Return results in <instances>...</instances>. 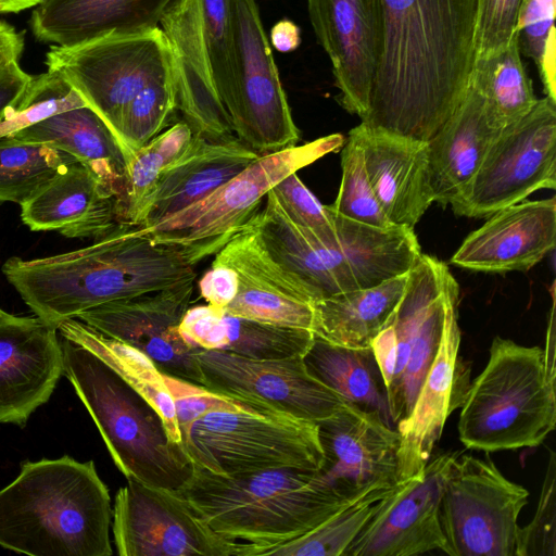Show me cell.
I'll use <instances>...</instances> for the list:
<instances>
[{
    "instance_id": "42",
    "label": "cell",
    "mask_w": 556,
    "mask_h": 556,
    "mask_svg": "<svg viewBox=\"0 0 556 556\" xmlns=\"http://www.w3.org/2000/svg\"><path fill=\"white\" fill-rule=\"evenodd\" d=\"M202 33L213 80L226 109L232 96V42L228 0H200Z\"/></svg>"
},
{
    "instance_id": "37",
    "label": "cell",
    "mask_w": 556,
    "mask_h": 556,
    "mask_svg": "<svg viewBox=\"0 0 556 556\" xmlns=\"http://www.w3.org/2000/svg\"><path fill=\"white\" fill-rule=\"evenodd\" d=\"M176 110L177 91L170 64L135 96L122 115L118 138L127 164L138 149L163 131Z\"/></svg>"
},
{
    "instance_id": "41",
    "label": "cell",
    "mask_w": 556,
    "mask_h": 556,
    "mask_svg": "<svg viewBox=\"0 0 556 556\" xmlns=\"http://www.w3.org/2000/svg\"><path fill=\"white\" fill-rule=\"evenodd\" d=\"M342 178L332 205L336 214L349 219L379 227H394L381 208L368 179L362 148L349 132L341 150Z\"/></svg>"
},
{
    "instance_id": "28",
    "label": "cell",
    "mask_w": 556,
    "mask_h": 556,
    "mask_svg": "<svg viewBox=\"0 0 556 556\" xmlns=\"http://www.w3.org/2000/svg\"><path fill=\"white\" fill-rule=\"evenodd\" d=\"M500 134L489 126L482 98L468 84L460 103L427 141L434 202L446 206L462 197Z\"/></svg>"
},
{
    "instance_id": "19",
    "label": "cell",
    "mask_w": 556,
    "mask_h": 556,
    "mask_svg": "<svg viewBox=\"0 0 556 556\" xmlns=\"http://www.w3.org/2000/svg\"><path fill=\"white\" fill-rule=\"evenodd\" d=\"M213 263L232 268L238 276L237 295L224 313L312 330L315 300L301 280L268 253L249 224L215 254Z\"/></svg>"
},
{
    "instance_id": "48",
    "label": "cell",
    "mask_w": 556,
    "mask_h": 556,
    "mask_svg": "<svg viewBox=\"0 0 556 556\" xmlns=\"http://www.w3.org/2000/svg\"><path fill=\"white\" fill-rule=\"evenodd\" d=\"M178 331L186 343L199 350L223 351L227 343L224 312L208 304L189 307Z\"/></svg>"
},
{
    "instance_id": "7",
    "label": "cell",
    "mask_w": 556,
    "mask_h": 556,
    "mask_svg": "<svg viewBox=\"0 0 556 556\" xmlns=\"http://www.w3.org/2000/svg\"><path fill=\"white\" fill-rule=\"evenodd\" d=\"M344 141L341 134H331L260 155L200 201L151 226L139 227L154 243L180 249L195 266L242 229L279 181L338 151Z\"/></svg>"
},
{
    "instance_id": "34",
    "label": "cell",
    "mask_w": 556,
    "mask_h": 556,
    "mask_svg": "<svg viewBox=\"0 0 556 556\" xmlns=\"http://www.w3.org/2000/svg\"><path fill=\"white\" fill-rule=\"evenodd\" d=\"M459 303V286L446 267L422 317L405 368L389 393L394 425L406 418L434 358L448 312Z\"/></svg>"
},
{
    "instance_id": "44",
    "label": "cell",
    "mask_w": 556,
    "mask_h": 556,
    "mask_svg": "<svg viewBox=\"0 0 556 556\" xmlns=\"http://www.w3.org/2000/svg\"><path fill=\"white\" fill-rule=\"evenodd\" d=\"M271 190L286 214L295 224L312 232L324 243L336 241V227L328 205L317 200L296 173L285 177Z\"/></svg>"
},
{
    "instance_id": "31",
    "label": "cell",
    "mask_w": 556,
    "mask_h": 556,
    "mask_svg": "<svg viewBox=\"0 0 556 556\" xmlns=\"http://www.w3.org/2000/svg\"><path fill=\"white\" fill-rule=\"evenodd\" d=\"M304 362L314 377L348 403L378 414L395 428L386 382L371 346L346 348L315 337Z\"/></svg>"
},
{
    "instance_id": "53",
    "label": "cell",
    "mask_w": 556,
    "mask_h": 556,
    "mask_svg": "<svg viewBox=\"0 0 556 556\" xmlns=\"http://www.w3.org/2000/svg\"><path fill=\"white\" fill-rule=\"evenodd\" d=\"M24 48V37L14 27L0 20V67L18 62Z\"/></svg>"
},
{
    "instance_id": "32",
    "label": "cell",
    "mask_w": 556,
    "mask_h": 556,
    "mask_svg": "<svg viewBox=\"0 0 556 556\" xmlns=\"http://www.w3.org/2000/svg\"><path fill=\"white\" fill-rule=\"evenodd\" d=\"M468 84L480 93L486 122L498 132L525 117L539 100L521 60L519 37L500 52L475 60Z\"/></svg>"
},
{
    "instance_id": "47",
    "label": "cell",
    "mask_w": 556,
    "mask_h": 556,
    "mask_svg": "<svg viewBox=\"0 0 556 556\" xmlns=\"http://www.w3.org/2000/svg\"><path fill=\"white\" fill-rule=\"evenodd\" d=\"M556 0H525L518 17L519 47L536 66L554 27Z\"/></svg>"
},
{
    "instance_id": "52",
    "label": "cell",
    "mask_w": 556,
    "mask_h": 556,
    "mask_svg": "<svg viewBox=\"0 0 556 556\" xmlns=\"http://www.w3.org/2000/svg\"><path fill=\"white\" fill-rule=\"evenodd\" d=\"M270 43L278 51H294L301 43L300 27L290 20H281L270 28Z\"/></svg>"
},
{
    "instance_id": "40",
    "label": "cell",
    "mask_w": 556,
    "mask_h": 556,
    "mask_svg": "<svg viewBox=\"0 0 556 556\" xmlns=\"http://www.w3.org/2000/svg\"><path fill=\"white\" fill-rule=\"evenodd\" d=\"M226 346L223 351L253 359L304 356L309 350L312 330L283 327L224 313Z\"/></svg>"
},
{
    "instance_id": "16",
    "label": "cell",
    "mask_w": 556,
    "mask_h": 556,
    "mask_svg": "<svg viewBox=\"0 0 556 556\" xmlns=\"http://www.w3.org/2000/svg\"><path fill=\"white\" fill-rule=\"evenodd\" d=\"M458 452L437 455L418 473L400 480L343 556L446 554L440 503L447 469Z\"/></svg>"
},
{
    "instance_id": "18",
    "label": "cell",
    "mask_w": 556,
    "mask_h": 556,
    "mask_svg": "<svg viewBox=\"0 0 556 556\" xmlns=\"http://www.w3.org/2000/svg\"><path fill=\"white\" fill-rule=\"evenodd\" d=\"M315 35L329 56L338 102L364 121L383 46L380 0H306Z\"/></svg>"
},
{
    "instance_id": "22",
    "label": "cell",
    "mask_w": 556,
    "mask_h": 556,
    "mask_svg": "<svg viewBox=\"0 0 556 556\" xmlns=\"http://www.w3.org/2000/svg\"><path fill=\"white\" fill-rule=\"evenodd\" d=\"M556 245V199L521 201L488 217L451 257L466 269L527 271Z\"/></svg>"
},
{
    "instance_id": "1",
    "label": "cell",
    "mask_w": 556,
    "mask_h": 556,
    "mask_svg": "<svg viewBox=\"0 0 556 556\" xmlns=\"http://www.w3.org/2000/svg\"><path fill=\"white\" fill-rule=\"evenodd\" d=\"M382 53L362 123L430 140L463 100L478 0H380Z\"/></svg>"
},
{
    "instance_id": "6",
    "label": "cell",
    "mask_w": 556,
    "mask_h": 556,
    "mask_svg": "<svg viewBox=\"0 0 556 556\" xmlns=\"http://www.w3.org/2000/svg\"><path fill=\"white\" fill-rule=\"evenodd\" d=\"M489 353L462 405L460 442L488 453L541 445L556 426V378L544 350L496 336Z\"/></svg>"
},
{
    "instance_id": "54",
    "label": "cell",
    "mask_w": 556,
    "mask_h": 556,
    "mask_svg": "<svg viewBox=\"0 0 556 556\" xmlns=\"http://www.w3.org/2000/svg\"><path fill=\"white\" fill-rule=\"evenodd\" d=\"M43 0H0V13H17L35 8Z\"/></svg>"
},
{
    "instance_id": "43",
    "label": "cell",
    "mask_w": 556,
    "mask_h": 556,
    "mask_svg": "<svg viewBox=\"0 0 556 556\" xmlns=\"http://www.w3.org/2000/svg\"><path fill=\"white\" fill-rule=\"evenodd\" d=\"M163 379L173 399L181 434L194 420L211 412H271L258 404L179 377L163 374Z\"/></svg>"
},
{
    "instance_id": "13",
    "label": "cell",
    "mask_w": 556,
    "mask_h": 556,
    "mask_svg": "<svg viewBox=\"0 0 556 556\" xmlns=\"http://www.w3.org/2000/svg\"><path fill=\"white\" fill-rule=\"evenodd\" d=\"M119 556H244L245 545L217 534L174 490L127 479L114 500Z\"/></svg>"
},
{
    "instance_id": "35",
    "label": "cell",
    "mask_w": 556,
    "mask_h": 556,
    "mask_svg": "<svg viewBox=\"0 0 556 556\" xmlns=\"http://www.w3.org/2000/svg\"><path fill=\"white\" fill-rule=\"evenodd\" d=\"M192 139V129L180 121L134 153L126 167L123 194L117 204L118 223L136 226L161 176L185 153Z\"/></svg>"
},
{
    "instance_id": "50",
    "label": "cell",
    "mask_w": 556,
    "mask_h": 556,
    "mask_svg": "<svg viewBox=\"0 0 556 556\" xmlns=\"http://www.w3.org/2000/svg\"><path fill=\"white\" fill-rule=\"evenodd\" d=\"M33 76L25 73L18 62L0 67V115L25 90Z\"/></svg>"
},
{
    "instance_id": "36",
    "label": "cell",
    "mask_w": 556,
    "mask_h": 556,
    "mask_svg": "<svg viewBox=\"0 0 556 556\" xmlns=\"http://www.w3.org/2000/svg\"><path fill=\"white\" fill-rule=\"evenodd\" d=\"M73 162L71 154L46 144L0 139V203L23 204Z\"/></svg>"
},
{
    "instance_id": "14",
    "label": "cell",
    "mask_w": 556,
    "mask_h": 556,
    "mask_svg": "<svg viewBox=\"0 0 556 556\" xmlns=\"http://www.w3.org/2000/svg\"><path fill=\"white\" fill-rule=\"evenodd\" d=\"M197 359L203 386L271 412L318 422L346 403L307 370L304 356L253 359L226 351L200 350Z\"/></svg>"
},
{
    "instance_id": "27",
    "label": "cell",
    "mask_w": 556,
    "mask_h": 556,
    "mask_svg": "<svg viewBox=\"0 0 556 556\" xmlns=\"http://www.w3.org/2000/svg\"><path fill=\"white\" fill-rule=\"evenodd\" d=\"M175 0H43L31 13L34 36L53 46H75L105 35L160 26Z\"/></svg>"
},
{
    "instance_id": "10",
    "label": "cell",
    "mask_w": 556,
    "mask_h": 556,
    "mask_svg": "<svg viewBox=\"0 0 556 556\" xmlns=\"http://www.w3.org/2000/svg\"><path fill=\"white\" fill-rule=\"evenodd\" d=\"M233 88L232 134L258 155L295 146L300 131L279 78L255 0H228Z\"/></svg>"
},
{
    "instance_id": "8",
    "label": "cell",
    "mask_w": 556,
    "mask_h": 556,
    "mask_svg": "<svg viewBox=\"0 0 556 556\" xmlns=\"http://www.w3.org/2000/svg\"><path fill=\"white\" fill-rule=\"evenodd\" d=\"M194 467L219 476L298 468L318 471V425L276 412H211L182 432Z\"/></svg>"
},
{
    "instance_id": "49",
    "label": "cell",
    "mask_w": 556,
    "mask_h": 556,
    "mask_svg": "<svg viewBox=\"0 0 556 556\" xmlns=\"http://www.w3.org/2000/svg\"><path fill=\"white\" fill-rule=\"evenodd\" d=\"M239 288L237 273L222 264L212 263V266L199 281L201 296L212 307L223 311L236 298Z\"/></svg>"
},
{
    "instance_id": "30",
    "label": "cell",
    "mask_w": 556,
    "mask_h": 556,
    "mask_svg": "<svg viewBox=\"0 0 556 556\" xmlns=\"http://www.w3.org/2000/svg\"><path fill=\"white\" fill-rule=\"evenodd\" d=\"M408 273L377 286L345 291L314 303L312 331L331 344L368 348L399 304Z\"/></svg>"
},
{
    "instance_id": "23",
    "label": "cell",
    "mask_w": 556,
    "mask_h": 556,
    "mask_svg": "<svg viewBox=\"0 0 556 556\" xmlns=\"http://www.w3.org/2000/svg\"><path fill=\"white\" fill-rule=\"evenodd\" d=\"M350 132L358 141L376 198L395 226L414 229L434 202L427 141L364 123Z\"/></svg>"
},
{
    "instance_id": "15",
    "label": "cell",
    "mask_w": 556,
    "mask_h": 556,
    "mask_svg": "<svg viewBox=\"0 0 556 556\" xmlns=\"http://www.w3.org/2000/svg\"><path fill=\"white\" fill-rule=\"evenodd\" d=\"M194 280L109 302L87 309L76 318L102 334L141 351L163 374L203 386L197 359L200 350L186 343L178 331L191 302Z\"/></svg>"
},
{
    "instance_id": "38",
    "label": "cell",
    "mask_w": 556,
    "mask_h": 556,
    "mask_svg": "<svg viewBox=\"0 0 556 556\" xmlns=\"http://www.w3.org/2000/svg\"><path fill=\"white\" fill-rule=\"evenodd\" d=\"M393 488V486H392ZM392 488L379 490L343 507L307 533L270 549L275 556H343Z\"/></svg>"
},
{
    "instance_id": "46",
    "label": "cell",
    "mask_w": 556,
    "mask_h": 556,
    "mask_svg": "<svg viewBox=\"0 0 556 556\" xmlns=\"http://www.w3.org/2000/svg\"><path fill=\"white\" fill-rule=\"evenodd\" d=\"M525 0H478L473 61L505 49L518 37V17Z\"/></svg>"
},
{
    "instance_id": "11",
    "label": "cell",
    "mask_w": 556,
    "mask_h": 556,
    "mask_svg": "<svg viewBox=\"0 0 556 556\" xmlns=\"http://www.w3.org/2000/svg\"><path fill=\"white\" fill-rule=\"evenodd\" d=\"M170 64L169 46L160 26L136 34L105 35L70 47L52 46L46 54L48 71L62 75L79 92L118 143L126 106Z\"/></svg>"
},
{
    "instance_id": "12",
    "label": "cell",
    "mask_w": 556,
    "mask_h": 556,
    "mask_svg": "<svg viewBox=\"0 0 556 556\" xmlns=\"http://www.w3.org/2000/svg\"><path fill=\"white\" fill-rule=\"evenodd\" d=\"M556 188V102L545 97L494 140L454 203L458 216L488 218L541 189Z\"/></svg>"
},
{
    "instance_id": "9",
    "label": "cell",
    "mask_w": 556,
    "mask_h": 556,
    "mask_svg": "<svg viewBox=\"0 0 556 556\" xmlns=\"http://www.w3.org/2000/svg\"><path fill=\"white\" fill-rule=\"evenodd\" d=\"M528 491L507 479L489 456L458 453L440 503L450 556H516L518 517Z\"/></svg>"
},
{
    "instance_id": "26",
    "label": "cell",
    "mask_w": 556,
    "mask_h": 556,
    "mask_svg": "<svg viewBox=\"0 0 556 556\" xmlns=\"http://www.w3.org/2000/svg\"><path fill=\"white\" fill-rule=\"evenodd\" d=\"M258 156L235 135L212 140L193 134L189 148L161 176L136 226H151L200 201Z\"/></svg>"
},
{
    "instance_id": "29",
    "label": "cell",
    "mask_w": 556,
    "mask_h": 556,
    "mask_svg": "<svg viewBox=\"0 0 556 556\" xmlns=\"http://www.w3.org/2000/svg\"><path fill=\"white\" fill-rule=\"evenodd\" d=\"M11 138L46 144L71 154L114 191L118 204L124 189L126 159L113 132L89 106L50 116Z\"/></svg>"
},
{
    "instance_id": "55",
    "label": "cell",
    "mask_w": 556,
    "mask_h": 556,
    "mask_svg": "<svg viewBox=\"0 0 556 556\" xmlns=\"http://www.w3.org/2000/svg\"><path fill=\"white\" fill-rule=\"evenodd\" d=\"M4 314V311L0 308V316Z\"/></svg>"
},
{
    "instance_id": "33",
    "label": "cell",
    "mask_w": 556,
    "mask_h": 556,
    "mask_svg": "<svg viewBox=\"0 0 556 556\" xmlns=\"http://www.w3.org/2000/svg\"><path fill=\"white\" fill-rule=\"evenodd\" d=\"M61 336L73 338L102 357L128 384L146 397L160 413L170 440L182 444L174 402L162 371L141 351L92 329L77 318L58 327Z\"/></svg>"
},
{
    "instance_id": "25",
    "label": "cell",
    "mask_w": 556,
    "mask_h": 556,
    "mask_svg": "<svg viewBox=\"0 0 556 556\" xmlns=\"http://www.w3.org/2000/svg\"><path fill=\"white\" fill-rule=\"evenodd\" d=\"M21 218L34 231L97 239L118 224L117 197L77 161L60 169L21 204Z\"/></svg>"
},
{
    "instance_id": "39",
    "label": "cell",
    "mask_w": 556,
    "mask_h": 556,
    "mask_svg": "<svg viewBox=\"0 0 556 556\" xmlns=\"http://www.w3.org/2000/svg\"><path fill=\"white\" fill-rule=\"evenodd\" d=\"M86 105L62 75L47 71L33 76L22 94L1 113L0 139L11 138L55 114Z\"/></svg>"
},
{
    "instance_id": "45",
    "label": "cell",
    "mask_w": 556,
    "mask_h": 556,
    "mask_svg": "<svg viewBox=\"0 0 556 556\" xmlns=\"http://www.w3.org/2000/svg\"><path fill=\"white\" fill-rule=\"evenodd\" d=\"M556 455L549 452L548 465L533 519L519 528L516 556L556 555Z\"/></svg>"
},
{
    "instance_id": "51",
    "label": "cell",
    "mask_w": 556,
    "mask_h": 556,
    "mask_svg": "<svg viewBox=\"0 0 556 556\" xmlns=\"http://www.w3.org/2000/svg\"><path fill=\"white\" fill-rule=\"evenodd\" d=\"M555 28L551 31L546 41L543 54L538 65L540 76L544 86V92L547 98L556 102V49H555Z\"/></svg>"
},
{
    "instance_id": "24",
    "label": "cell",
    "mask_w": 556,
    "mask_h": 556,
    "mask_svg": "<svg viewBox=\"0 0 556 556\" xmlns=\"http://www.w3.org/2000/svg\"><path fill=\"white\" fill-rule=\"evenodd\" d=\"M160 27L169 46L177 109L194 135L218 140L232 134L204 45L200 0H175Z\"/></svg>"
},
{
    "instance_id": "4",
    "label": "cell",
    "mask_w": 556,
    "mask_h": 556,
    "mask_svg": "<svg viewBox=\"0 0 556 556\" xmlns=\"http://www.w3.org/2000/svg\"><path fill=\"white\" fill-rule=\"evenodd\" d=\"M176 492L217 534L245 545L244 556H265L361 500L343 498L317 471L298 468L225 477L193 466Z\"/></svg>"
},
{
    "instance_id": "20",
    "label": "cell",
    "mask_w": 556,
    "mask_h": 556,
    "mask_svg": "<svg viewBox=\"0 0 556 556\" xmlns=\"http://www.w3.org/2000/svg\"><path fill=\"white\" fill-rule=\"evenodd\" d=\"M458 305L447 314L439 348L409 415L395 426L400 434L399 478L420 472L430 460L447 417L462 407L470 368L459 353Z\"/></svg>"
},
{
    "instance_id": "21",
    "label": "cell",
    "mask_w": 556,
    "mask_h": 556,
    "mask_svg": "<svg viewBox=\"0 0 556 556\" xmlns=\"http://www.w3.org/2000/svg\"><path fill=\"white\" fill-rule=\"evenodd\" d=\"M56 329L38 317L0 316V422L24 427L63 375Z\"/></svg>"
},
{
    "instance_id": "3",
    "label": "cell",
    "mask_w": 556,
    "mask_h": 556,
    "mask_svg": "<svg viewBox=\"0 0 556 556\" xmlns=\"http://www.w3.org/2000/svg\"><path fill=\"white\" fill-rule=\"evenodd\" d=\"M112 515L92 460H27L0 490V546L30 556H110Z\"/></svg>"
},
{
    "instance_id": "2",
    "label": "cell",
    "mask_w": 556,
    "mask_h": 556,
    "mask_svg": "<svg viewBox=\"0 0 556 556\" xmlns=\"http://www.w3.org/2000/svg\"><path fill=\"white\" fill-rule=\"evenodd\" d=\"M2 273L35 316L56 330L87 309L197 277L180 249L154 243L125 223L75 251L10 257Z\"/></svg>"
},
{
    "instance_id": "17",
    "label": "cell",
    "mask_w": 556,
    "mask_h": 556,
    "mask_svg": "<svg viewBox=\"0 0 556 556\" xmlns=\"http://www.w3.org/2000/svg\"><path fill=\"white\" fill-rule=\"evenodd\" d=\"M320 482L346 500L362 498L399 481L400 434L372 412L345 403L320 420Z\"/></svg>"
},
{
    "instance_id": "5",
    "label": "cell",
    "mask_w": 556,
    "mask_h": 556,
    "mask_svg": "<svg viewBox=\"0 0 556 556\" xmlns=\"http://www.w3.org/2000/svg\"><path fill=\"white\" fill-rule=\"evenodd\" d=\"M63 375L93 419L127 479L177 491L193 473L182 444L174 443L156 408L84 343L62 336Z\"/></svg>"
}]
</instances>
